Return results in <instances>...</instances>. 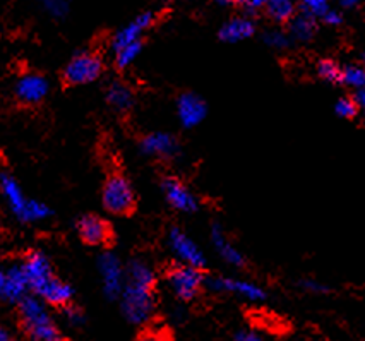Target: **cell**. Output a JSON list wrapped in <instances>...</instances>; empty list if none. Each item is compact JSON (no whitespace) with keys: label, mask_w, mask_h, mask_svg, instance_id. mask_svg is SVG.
I'll list each match as a JSON object with an SVG mask.
<instances>
[{"label":"cell","mask_w":365,"mask_h":341,"mask_svg":"<svg viewBox=\"0 0 365 341\" xmlns=\"http://www.w3.org/2000/svg\"><path fill=\"white\" fill-rule=\"evenodd\" d=\"M264 44L271 49L285 50L290 45V38H288L283 31H267L264 35Z\"/></svg>","instance_id":"cell-31"},{"label":"cell","mask_w":365,"mask_h":341,"mask_svg":"<svg viewBox=\"0 0 365 341\" xmlns=\"http://www.w3.org/2000/svg\"><path fill=\"white\" fill-rule=\"evenodd\" d=\"M345 7H355L359 4V0H339Z\"/></svg>","instance_id":"cell-40"},{"label":"cell","mask_w":365,"mask_h":341,"mask_svg":"<svg viewBox=\"0 0 365 341\" xmlns=\"http://www.w3.org/2000/svg\"><path fill=\"white\" fill-rule=\"evenodd\" d=\"M207 105L196 93H182L177 100V118L185 129H194L205 122Z\"/></svg>","instance_id":"cell-11"},{"label":"cell","mask_w":365,"mask_h":341,"mask_svg":"<svg viewBox=\"0 0 365 341\" xmlns=\"http://www.w3.org/2000/svg\"><path fill=\"white\" fill-rule=\"evenodd\" d=\"M135 341H170V336L165 331L151 330V331H144Z\"/></svg>","instance_id":"cell-32"},{"label":"cell","mask_w":365,"mask_h":341,"mask_svg":"<svg viewBox=\"0 0 365 341\" xmlns=\"http://www.w3.org/2000/svg\"><path fill=\"white\" fill-rule=\"evenodd\" d=\"M322 21H324L326 24H329V26H338V24L341 23V16H339L336 11L329 9L328 12H326V16L322 18Z\"/></svg>","instance_id":"cell-35"},{"label":"cell","mask_w":365,"mask_h":341,"mask_svg":"<svg viewBox=\"0 0 365 341\" xmlns=\"http://www.w3.org/2000/svg\"><path fill=\"white\" fill-rule=\"evenodd\" d=\"M359 105H356L354 96H341L339 100L334 103V113L338 115L339 118H355L359 115Z\"/></svg>","instance_id":"cell-27"},{"label":"cell","mask_w":365,"mask_h":341,"mask_svg":"<svg viewBox=\"0 0 365 341\" xmlns=\"http://www.w3.org/2000/svg\"><path fill=\"white\" fill-rule=\"evenodd\" d=\"M256 33V26L247 18H233L225 23L220 29V40L225 44H239V41L247 40Z\"/></svg>","instance_id":"cell-20"},{"label":"cell","mask_w":365,"mask_h":341,"mask_svg":"<svg viewBox=\"0 0 365 341\" xmlns=\"http://www.w3.org/2000/svg\"><path fill=\"white\" fill-rule=\"evenodd\" d=\"M290 33L295 40L309 41L316 33V19L311 16H299L290 21Z\"/></svg>","instance_id":"cell-23"},{"label":"cell","mask_w":365,"mask_h":341,"mask_svg":"<svg viewBox=\"0 0 365 341\" xmlns=\"http://www.w3.org/2000/svg\"><path fill=\"white\" fill-rule=\"evenodd\" d=\"M29 283L23 264H16L6 271V283H4V298L9 302H21L28 297Z\"/></svg>","instance_id":"cell-18"},{"label":"cell","mask_w":365,"mask_h":341,"mask_svg":"<svg viewBox=\"0 0 365 341\" xmlns=\"http://www.w3.org/2000/svg\"><path fill=\"white\" fill-rule=\"evenodd\" d=\"M48 14L53 18H63L69 12V2L67 0H38Z\"/></svg>","instance_id":"cell-29"},{"label":"cell","mask_w":365,"mask_h":341,"mask_svg":"<svg viewBox=\"0 0 365 341\" xmlns=\"http://www.w3.org/2000/svg\"><path fill=\"white\" fill-rule=\"evenodd\" d=\"M302 11L305 16H311L314 19H322L326 12L329 11L328 0H302Z\"/></svg>","instance_id":"cell-28"},{"label":"cell","mask_w":365,"mask_h":341,"mask_svg":"<svg viewBox=\"0 0 365 341\" xmlns=\"http://www.w3.org/2000/svg\"><path fill=\"white\" fill-rule=\"evenodd\" d=\"M168 247L172 254L178 259V263L185 266L202 270L206 266V255L194 238L187 235L182 228L173 227L168 232Z\"/></svg>","instance_id":"cell-8"},{"label":"cell","mask_w":365,"mask_h":341,"mask_svg":"<svg viewBox=\"0 0 365 341\" xmlns=\"http://www.w3.org/2000/svg\"><path fill=\"white\" fill-rule=\"evenodd\" d=\"M4 283H6V271L0 270V297L4 295Z\"/></svg>","instance_id":"cell-38"},{"label":"cell","mask_w":365,"mask_h":341,"mask_svg":"<svg viewBox=\"0 0 365 341\" xmlns=\"http://www.w3.org/2000/svg\"><path fill=\"white\" fill-rule=\"evenodd\" d=\"M355 101L356 105H359L360 110H365V86L362 89H359V91H355Z\"/></svg>","instance_id":"cell-36"},{"label":"cell","mask_w":365,"mask_h":341,"mask_svg":"<svg viewBox=\"0 0 365 341\" xmlns=\"http://www.w3.org/2000/svg\"><path fill=\"white\" fill-rule=\"evenodd\" d=\"M364 63H365V54H364Z\"/></svg>","instance_id":"cell-42"},{"label":"cell","mask_w":365,"mask_h":341,"mask_svg":"<svg viewBox=\"0 0 365 341\" xmlns=\"http://www.w3.org/2000/svg\"><path fill=\"white\" fill-rule=\"evenodd\" d=\"M36 297L41 298L45 304L55 307H66L69 305L72 297H74V290H72L69 283H66V281L55 276L52 281H48V283L36 293Z\"/></svg>","instance_id":"cell-19"},{"label":"cell","mask_w":365,"mask_h":341,"mask_svg":"<svg viewBox=\"0 0 365 341\" xmlns=\"http://www.w3.org/2000/svg\"><path fill=\"white\" fill-rule=\"evenodd\" d=\"M98 268L101 275V287H103L105 295H107L110 300L120 298L125 287V271L120 259H118L115 254L105 253L100 255Z\"/></svg>","instance_id":"cell-9"},{"label":"cell","mask_w":365,"mask_h":341,"mask_svg":"<svg viewBox=\"0 0 365 341\" xmlns=\"http://www.w3.org/2000/svg\"><path fill=\"white\" fill-rule=\"evenodd\" d=\"M23 270L26 273L29 288L35 292V295L48 281L55 278L50 259L43 253H38V250L28 254V258L23 263Z\"/></svg>","instance_id":"cell-13"},{"label":"cell","mask_w":365,"mask_h":341,"mask_svg":"<svg viewBox=\"0 0 365 341\" xmlns=\"http://www.w3.org/2000/svg\"><path fill=\"white\" fill-rule=\"evenodd\" d=\"M222 6H228V4H245V0H216Z\"/></svg>","instance_id":"cell-39"},{"label":"cell","mask_w":365,"mask_h":341,"mask_svg":"<svg viewBox=\"0 0 365 341\" xmlns=\"http://www.w3.org/2000/svg\"><path fill=\"white\" fill-rule=\"evenodd\" d=\"M101 201H103L105 210L113 213V215H129L135 206V194L133 185L129 184L125 177L115 173V175L108 177V180L105 182Z\"/></svg>","instance_id":"cell-4"},{"label":"cell","mask_w":365,"mask_h":341,"mask_svg":"<svg viewBox=\"0 0 365 341\" xmlns=\"http://www.w3.org/2000/svg\"><path fill=\"white\" fill-rule=\"evenodd\" d=\"M141 52H143V41H138V44H133L129 46H124V49L117 50V52L113 54V57H115V66L118 69H127V67L133 66L135 58L141 55Z\"/></svg>","instance_id":"cell-26"},{"label":"cell","mask_w":365,"mask_h":341,"mask_svg":"<svg viewBox=\"0 0 365 341\" xmlns=\"http://www.w3.org/2000/svg\"><path fill=\"white\" fill-rule=\"evenodd\" d=\"M161 190H163L165 199L173 210L192 215L199 210V201L196 194L189 189L180 178L177 177H165L161 182Z\"/></svg>","instance_id":"cell-10"},{"label":"cell","mask_w":365,"mask_h":341,"mask_svg":"<svg viewBox=\"0 0 365 341\" xmlns=\"http://www.w3.org/2000/svg\"><path fill=\"white\" fill-rule=\"evenodd\" d=\"M0 193H2L11 211L24 223H35V221L46 220L52 215V210L45 203L36 201V199H28L18 180L7 175V173L0 175Z\"/></svg>","instance_id":"cell-3"},{"label":"cell","mask_w":365,"mask_h":341,"mask_svg":"<svg viewBox=\"0 0 365 341\" xmlns=\"http://www.w3.org/2000/svg\"><path fill=\"white\" fill-rule=\"evenodd\" d=\"M107 101L113 110L125 113L134 106V91L125 83L115 81L107 88Z\"/></svg>","instance_id":"cell-21"},{"label":"cell","mask_w":365,"mask_h":341,"mask_svg":"<svg viewBox=\"0 0 365 341\" xmlns=\"http://www.w3.org/2000/svg\"><path fill=\"white\" fill-rule=\"evenodd\" d=\"M206 287L216 293H230L249 302H262L267 297L261 285L249 280L230 278V276H211L206 280Z\"/></svg>","instance_id":"cell-7"},{"label":"cell","mask_w":365,"mask_h":341,"mask_svg":"<svg viewBox=\"0 0 365 341\" xmlns=\"http://www.w3.org/2000/svg\"><path fill=\"white\" fill-rule=\"evenodd\" d=\"M211 244H213L215 250L218 253L220 258L223 259L225 263L230 264L233 268H244L245 266V255L242 254V250L239 247H235L230 242V238L227 237L225 230L222 228V225L215 223L211 227Z\"/></svg>","instance_id":"cell-17"},{"label":"cell","mask_w":365,"mask_h":341,"mask_svg":"<svg viewBox=\"0 0 365 341\" xmlns=\"http://www.w3.org/2000/svg\"><path fill=\"white\" fill-rule=\"evenodd\" d=\"M19 315L24 331L33 341H62V335L55 326L45 302L36 295H28L19 302Z\"/></svg>","instance_id":"cell-2"},{"label":"cell","mask_w":365,"mask_h":341,"mask_svg":"<svg viewBox=\"0 0 365 341\" xmlns=\"http://www.w3.org/2000/svg\"><path fill=\"white\" fill-rule=\"evenodd\" d=\"M267 4V0H245V6L249 9H259V7H264Z\"/></svg>","instance_id":"cell-37"},{"label":"cell","mask_w":365,"mask_h":341,"mask_svg":"<svg viewBox=\"0 0 365 341\" xmlns=\"http://www.w3.org/2000/svg\"><path fill=\"white\" fill-rule=\"evenodd\" d=\"M66 319L69 324H81L83 322V314L76 307H66Z\"/></svg>","instance_id":"cell-33"},{"label":"cell","mask_w":365,"mask_h":341,"mask_svg":"<svg viewBox=\"0 0 365 341\" xmlns=\"http://www.w3.org/2000/svg\"><path fill=\"white\" fill-rule=\"evenodd\" d=\"M233 341H264V340H262L256 331L244 330V331L237 332L235 338H233Z\"/></svg>","instance_id":"cell-34"},{"label":"cell","mask_w":365,"mask_h":341,"mask_svg":"<svg viewBox=\"0 0 365 341\" xmlns=\"http://www.w3.org/2000/svg\"><path fill=\"white\" fill-rule=\"evenodd\" d=\"M156 275L148 263L134 259L125 271V287L118 300L127 321L143 324L155 312Z\"/></svg>","instance_id":"cell-1"},{"label":"cell","mask_w":365,"mask_h":341,"mask_svg":"<svg viewBox=\"0 0 365 341\" xmlns=\"http://www.w3.org/2000/svg\"><path fill=\"white\" fill-rule=\"evenodd\" d=\"M341 71L343 67H339L333 58H322L317 63V76L329 84H341Z\"/></svg>","instance_id":"cell-25"},{"label":"cell","mask_w":365,"mask_h":341,"mask_svg":"<svg viewBox=\"0 0 365 341\" xmlns=\"http://www.w3.org/2000/svg\"><path fill=\"white\" fill-rule=\"evenodd\" d=\"M300 288L307 293H314V295H326V293L331 292L329 285L322 283L316 278H304L300 281Z\"/></svg>","instance_id":"cell-30"},{"label":"cell","mask_w":365,"mask_h":341,"mask_svg":"<svg viewBox=\"0 0 365 341\" xmlns=\"http://www.w3.org/2000/svg\"><path fill=\"white\" fill-rule=\"evenodd\" d=\"M139 146L144 155L158 158V160H173L180 151L177 138L168 132H151L144 136Z\"/></svg>","instance_id":"cell-12"},{"label":"cell","mask_w":365,"mask_h":341,"mask_svg":"<svg viewBox=\"0 0 365 341\" xmlns=\"http://www.w3.org/2000/svg\"><path fill=\"white\" fill-rule=\"evenodd\" d=\"M0 341H12V340L9 338V335H7L6 331L0 330Z\"/></svg>","instance_id":"cell-41"},{"label":"cell","mask_w":365,"mask_h":341,"mask_svg":"<svg viewBox=\"0 0 365 341\" xmlns=\"http://www.w3.org/2000/svg\"><path fill=\"white\" fill-rule=\"evenodd\" d=\"M266 14L274 23H290L295 16V4L292 0H267Z\"/></svg>","instance_id":"cell-22"},{"label":"cell","mask_w":365,"mask_h":341,"mask_svg":"<svg viewBox=\"0 0 365 341\" xmlns=\"http://www.w3.org/2000/svg\"><path fill=\"white\" fill-rule=\"evenodd\" d=\"M78 233L88 245H105L112 237V228L103 218L95 215H86L78 221Z\"/></svg>","instance_id":"cell-15"},{"label":"cell","mask_w":365,"mask_h":341,"mask_svg":"<svg viewBox=\"0 0 365 341\" xmlns=\"http://www.w3.org/2000/svg\"><path fill=\"white\" fill-rule=\"evenodd\" d=\"M103 74V61L100 55L93 52H83L74 55L63 69V81L71 86L91 84Z\"/></svg>","instance_id":"cell-6"},{"label":"cell","mask_w":365,"mask_h":341,"mask_svg":"<svg viewBox=\"0 0 365 341\" xmlns=\"http://www.w3.org/2000/svg\"><path fill=\"white\" fill-rule=\"evenodd\" d=\"M167 283L177 298L184 302H190L206 287V278L197 268L178 264V266L168 271Z\"/></svg>","instance_id":"cell-5"},{"label":"cell","mask_w":365,"mask_h":341,"mask_svg":"<svg viewBox=\"0 0 365 341\" xmlns=\"http://www.w3.org/2000/svg\"><path fill=\"white\" fill-rule=\"evenodd\" d=\"M341 84L343 86L355 89V91L362 89L365 86V67L356 66V63H351V66L343 67Z\"/></svg>","instance_id":"cell-24"},{"label":"cell","mask_w":365,"mask_h":341,"mask_svg":"<svg viewBox=\"0 0 365 341\" xmlns=\"http://www.w3.org/2000/svg\"><path fill=\"white\" fill-rule=\"evenodd\" d=\"M153 21H155V16H153L151 12H143V14H139L134 21H130L129 24H125L124 28L118 29L117 35L113 36L112 40V54L124 49V46L141 41L143 33L146 31L148 28H151Z\"/></svg>","instance_id":"cell-16"},{"label":"cell","mask_w":365,"mask_h":341,"mask_svg":"<svg viewBox=\"0 0 365 341\" xmlns=\"http://www.w3.org/2000/svg\"><path fill=\"white\" fill-rule=\"evenodd\" d=\"M50 91L48 79L40 74H24L16 83V96L21 103L36 105L43 101Z\"/></svg>","instance_id":"cell-14"}]
</instances>
